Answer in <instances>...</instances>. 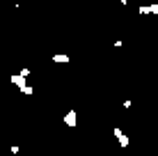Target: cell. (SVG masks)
<instances>
[{"label":"cell","mask_w":158,"mask_h":156,"mask_svg":"<svg viewBox=\"0 0 158 156\" xmlns=\"http://www.w3.org/2000/svg\"><path fill=\"white\" fill-rule=\"evenodd\" d=\"M112 136L119 140V147H128L131 145V140H128V136H124V131L122 129H112Z\"/></svg>","instance_id":"obj_1"},{"label":"cell","mask_w":158,"mask_h":156,"mask_svg":"<svg viewBox=\"0 0 158 156\" xmlns=\"http://www.w3.org/2000/svg\"><path fill=\"white\" fill-rule=\"evenodd\" d=\"M64 124H67L69 129H76V124H78V115H76V110H69L67 115H64Z\"/></svg>","instance_id":"obj_2"},{"label":"cell","mask_w":158,"mask_h":156,"mask_svg":"<svg viewBox=\"0 0 158 156\" xmlns=\"http://www.w3.org/2000/svg\"><path fill=\"white\" fill-rule=\"evenodd\" d=\"M9 80H12V83H14L19 90H23L25 85H28V78H23L21 74H12V76H9Z\"/></svg>","instance_id":"obj_3"},{"label":"cell","mask_w":158,"mask_h":156,"mask_svg":"<svg viewBox=\"0 0 158 156\" xmlns=\"http://www.w3.org/2000/svg\"><path fill=\"white\" fill-rule=\"evenodd\" d=\"M53 62H60V64H69V62H71V55H53Z\"/></svg>","instance_id":"obj_4"},{"label":"cell","mask_w":158,"mask_h":156,"mask_svg":"<svg viewBox=\"0 0 158 156\" xmlns=\"http://www.w3.org/2000/svg\"><path fill=\"white\" fill-rule=\"evenodd\" d=\"M21 92H23L25 96H32V94H35V87H32V85H25V87L21 90Z\"/></svg>","instance_id":"obj_5"},{"label":"cell","mask_w":158,"mask_h":156,"mask_svg":"<svg viewBox=\"0 0 158 156\" xmlns=\"http://www.w3.org/2000/svg\"><path fill=\"white\" fill-rule=\"evenodd\" d=\"M19 74H21V76H23V78H28V76H30V74H32V71H30V69H28V67H23V69H21V71H19Z\"/></svg>","instance_id":"obj_6"},{"label":"cell","mask_w":158,"mask_h":156,"mask_svg":"<svg viewBox=\"0 0 158 156\" xmlns=\"http://www.w3.org/2000/svg\"><path fill=\"white\" fill-rule=\"evenodd\" d=\"M138 12H140V14H151V7H147V5H142V7L138 9Z\"/></svg>","instance_id":"obj_7"},{"label":"cell","mask_w":158,"mask_h":156,"mask_svg":"<svg viewBox=\"0 0 158 156\" xmlns=\"http://www.w3.org/2000/svg\"><path fill=\"white\" fill-rule=\"evenodd\" d=\"M151 14H158V5H151Z\"/></svg>","instance_id":"obj_8"}]
</instances>
